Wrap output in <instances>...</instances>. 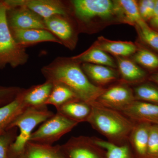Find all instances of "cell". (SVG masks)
Masks as SVG:
<instances>
[{"label":"cell","mask_w":158,"mask_h":158,"mask_svg":"<svg viewBox=\"0 0 158 158\" xmlns=\"http://www.w3.org/2000/svg\"><path fill=\"white\" fill-rule=\"evenodd\" d=\"M27 108L23 104L19 94L13 101L0 107V135L9 130L11 123Z\"/></svg>","instance_id":"obj_22"},{"label":"cell","mask_w":158,"mask_h":158,"mask_svg":"<svg viewBox=\"0 0 158 158\" xmlns=\"http://www.w3.org/2000/svg\"><path fill=\"white\" fill-rule=\"evenodd\" d=\"M60 148L65 158H105L106 155L105 150L94 142L93 137H72Z\"/></svg>","instance_id":"obj_10"},{"label":"cell","mask_w":158,"mask_h":158,"mask_svg":"<svg viewBox=\"0 0 158 158\" xmlns=\"http://www.w3.org/2000/svg\"><path fill=\"white\" fill-rule=\"evenodd\" d=\"M151 125L147 123H136L130 133L128 144L136 158H147L148 142Z\"/></svg>","instance_id":"obj_17"},{"label":"cell","mask_w":158,"mask_h":158,"mask_svg":"<svg viewBox=\"0 0 158 158\" xmlns=\"http://www.w3.org/2000/svg\"><path fill=\"white\" fill-rule=\"evenodd\" d=\"M23 89L17 86L0 85V107L13 101Z\"/></svg>","instance_id":"obj_30"},{"label":"cell","mask_w":158,"mask_h":158,"mask_svg":"<svg viewBox=\"0 0 158 158\" xmlns=\"http://www.w3.org/2000/svg\"><path fill=\"white\" fill-rule=\"evenodd\" d=\"M94 142L106 151L105 158H136L128 143L117 145L93 137Z\"/></svg>","instance_id":"obj_25"},{"label":"cell","mask_w":158,"mask_h":158,"mask_svg":"<svg viewBox=\"0 0 158 158\" xmlns=\"http://www.w3.org/2000/svg\"><path fill=\"white\" fill-rule=\"evenodd\" d=\"M81 67L90 82L100 88H107L120 80L118 71L115 69L87 63H82Z\"/></svg>","instance_id":"obj_13"},{"label":"cell","mask_w":158,"mask_h":158,"mask_svg":"<svg viewBox=\"0 0 158 158\" xmlns=\"http://www.w3.org/2000/svg\"><path fill=\"white\" fill-rule=\"evenodd\" d=\"M137 51L132 56V60L137 64L150 70L158 69V56L136 44Z\"/></svg>","instance_id":"obj_27"},{"label":"cell","mask_w":158,"mask_h":158,"mask_svg":"<svg viewBox=\"0 0 158 158\" xmlns=\"http://www.w3.org/2000/svg\"><path fill=\"white\" fill-rule=\"evenodd\" d=\"M138 10L142 19L146 22L152 17L156 6V0L138 1Z\"/></svg>","instance_id":"obj_32"},{"label":"cell","mask_w":158,"mask_h":158,"mask_svg":"<svg viewBox=\"0 0 158 158\" xmlns=\"http://www.w3.org/2000/svg\"><path fill=\"white\" fill-rule=\"evenodd\" d=\"M47 30L60 40L62 45L70 50L74 49L79 32L75 22L71 15H54L44 19Z\"/></svg>","instance_id":"obj_7"},{"label":"cell","mask_w":158,"mask_h":158,"mask_svg":"<svg viewBox=\"0 0 158 158\" xmlns=\"http://www.w3.org/2000/svg\"><path fill=\"white\" fill-rule=\"evenodd\" d=\"M116 2L119 8L122 23L135 27L146 23L141 18L139 13L138 1L118 0Z\"/></svg>","instance_id":"obj_23"},{"label":"cell","mask_w":158,"mask_h":158,"mask_svg":"<svg viewBox=\"0 0 158 158\" xmlns=\"http://www.w3.org/2000/svg\"><path fill=\"white\" fill-rule=\"evenodd\" d=\"M91 105L87 122L104 136L108 141L117 145L128 143L135 123L121 112L103 106L97 102Z\"/></svg>","instance_id":"obj_3"},{"label":"cell","mask_w":158,"mask_h":158,"mask_svg":"<svg viewBox=\"0 0 158 158\" xmlns=\"http://www.w3.org/2000/svg\"><path fill=\"white\" fill-rule=\"evenodd\" d=\"M135 27L141 41L158 52V32L152 29L146 23Z\"/></svg>","instance_id":"obj_28"},{"label":"cell","mask_w":158,"mask_h":158,"mask_svg":"<svg viewBox=\"0 0 158 158\" xmlns=\"http://www.w3.org/2000/svg\"><path fill=\"white\" fill-rule=\"evenodd\" d=\"M69 2L70 15L80 33L92 34L110 25L122 23L116 1L74 0Z\"/></svg>","instance_id":"obj_2"},{"label":"cell","mask_w":158,"mask_h":158,"mask_svg":"<svg viewBox=\"0 0 158 158\" xmlns=\"http://www.w3.org/2000/svg\"><path fill=\"white\" fill-rule=\"evenodd\" d=\"M146 158H158V125H152L150 129Z\"/></svg>","instance_id":"obj_31"},{"label":"cell","mask_w":158,"mask_h":158,"mask_svg":"<svg viewBox=\"0 0 158 158\" xmlns=\"http://www.w3.org/2000/svg\"><path fill=\"white\" fill-rule=\"evenodd\" d=\"M7 9L6 17L10 29H35L47 30L44 19L25 6L7 7Z\"/></svg>","instance_id":"obj_11"},{"label":"cell","mask_w":158,"mask_h":158,"mask_svg":"<svg viewBox=\"0 0 158 158\" xmlns=\"http://www.w3.org/2000/svg\"><path fill=\"white\" fill-rule=\"evenodd\" d=\"M92 45L116 57H129L137 49L136 44L131 41H114L103 36L98 37Z\"/></svg>","instance_id":"obj_18"},{"label":"cell","mask_w":158,"mask_h":158,"mask_svg":"<svg viewBox=\"0 0 158 158\" xmlns=\"http://www.w3.org/2000/svg\"><path fill=\"white\" fill-rule=\"evenodd\" d=\"M41 72L46 81L65 85L80 100L89 104L95 102L105 89L91 83L82 69L81 64L72 57H57L44 66Z\"/></svg>","instance_id":"obj_1"},{"label":"cell","mask_w":158,"mask_h":158,"mask_svg":"<svg viewBox=\"0 0 158 158\" xmlns=\"http://www.w3.org/2000/svg\"><path fill=\"white\" fill-rule=\"evenodd\" d=\"M7 7L0 1V69L8 65L15 68L24 65L29 56L26 48L19 45L13 38L7 22Z\"/></svg>","instance_id":"obj_5"},{"label":"cell","mask_w":158,"mask_h":158,"mask_svg":"<svg viewBox=\"0 0 158 158\" xmlns=\"http://www.w3.org/2000/svg\"><path fill=\"white\" fill-rule=\"evenodd\" d=\"M78 124L76 122L57 113L44 122L38 129L32 133L30 141L52 145Z\"/></svg>","instance_id":"obj_6"},{"label":"cell","mask_w":158,"mask_h":158,"mask_svg":"<svg viewBox=\"0 0 158 158\" xmlns=\"http://www.w3.org/2000/svg\"><path fill=\"white\" fill-rule=\"evenodd\" d=\"M135 100L132 87L119 81L105 88L96 102L106 107L121 112Z\"/></svg>","instance_id":"obj_9"},{"label":"cell","mask_w":158,"mask_h":158,"mask_svg":"<svg viewBox=\"0 0 158 158\" xmlns=\"http://www.w3.org/2000/svg\"><path fill=\"white\" fill-rule=\"evenodd\" d=\"M54 115V113L49 110L47 106L27 108L9 128V130L14 127L18 128L19 130V134L10 148V158H19L30 141L34 129Z\"/></svg>","instance_id":"obj_4"},{"label":"cell","mask_w":158,"mask_h":158,"mask_svg":"<svg viewBox=\"0 0 158 158\" xmlns=\"http://www.w3.org/2000/svg\"><path fill=\"white\" fill-rule=\"evenodd\" d=\"M13 38L24 48L42 42H53L62 44L60 40L49 31L43 29H10Z\"/></svg>","instance_id":"obj_14"},{"label":"cell","mask_w":158,"mask_h":158,"mask_svg":"<svg viewBox=\"0 0 158 158\" xmlns=\"http://www.w3.org/2000/svg\"><path fill=\"white\" fill-rule=\"evenodd\" d=\"M119 81L135 86L145 79L146 73L138 64L128 57H116Z\"/></svg>","instance_id":"obj_16"},{"label":"cell","mask_w":158,"mask_h":158,"mask_svg":"<svg viewBox=\"0 0 158 158\" xmlns=\"http://www.w3.org/2000/svg\"><path fill=\"white\" fill-rule=\"evenodd\" d=\"M19 158H65L60 145L52 146L29 142Z\"/></svg>","instance_id":"obj_21"},{"label":"cell","mask_w":158,"mask_h":158,"mask_svg":"<svg viewBox=\"0 0 158 158\" xmlns=\"http://www.w3.org/2000/svg\"><path fill=\"white\" fill-rule=\"evenodd\" d=\"M53 87V84L46 81L43 84L23 89L19 94L23 104L26 108L40 107L47 106V101Z\"/></svg>","instance_id":"obj_15"},{"label":"cell","mask_w":158,"mask_h":158,"mask_svg":"<svg viewBox=\"0 0 158 158\" xmlns=\"http://www.w3.org/2000/svg\"><path fill=\"white\" fill-rule=\"evenodd\" d=\"M7 8L24 6L42 18L47 19L54 15H70L69 2L60 0H6L3 1Z\"/></svg>","instance_id":"obj_8"},{"label":"cell","mask_w":158,"mask_h":158,"mask_svg":"<svg viewBox=\"0 0 158 158\" xmlns=\"http://www.w3.org/2000/svg\"><path fill=\"white\" fill-rule=\"evenodd\" d=\"M133 122L158 125V105L135 100L121 111Z\"/></svg>","instance_id":"obj_12"},{"label":"cell","mask_w":158,"mask_h":158,"mask_svg":"<svg viewBox=\"0 0 158 158\" xmlns=\"http://www.w3.org/2000/svg\"><path fill=\"white\" fill-rule=\"evenodd\" d=\"M72 58L81 64L90 63L104 65L115 69L117 68L116 61L111 56L103 51L92 45L82 53Z\"/></svg>","instance_id":"obj_20"},{"label":"cell","mask_w":158,"mask_h":158,"mask_svg":"<svg viewBox=\"0 0 158 158\" xmlns=\"http://www.w3.org/2000/svg\"><path fill=\"white\" fill-rule=\"evenodd\" d=\"M135 100L158 105V88L148 83H140L132 87Z\"/></svg>","instance_id":"obj_26"},{"label":"cell","mask_w":158,"mask_h":158,"mask_svg":"<svg viewBox=\"0 0 158 158\" xmlns=\"http://www.w3.org/2000/svg\"><path fill=\"white\" fill-rule=\"evenodd\" d=\"M149 21L151 28L158 32V0H156L154 11Z\"/></svg>","instance_id":"obj_33"},{"label":"cell","mask_w":158,"mask_h":158,"mask_svg":"<svg viewBox=\"0 0 158 158\" xmlns=\"http://www.w3.org/2000/svg\"><path fill=\"white\" fill-rule=\"evenodd\" d=\"M57 113L73 121L87 122L91 112V105L80 100L69 102L57 109Z\"/></svg>","instance_id":"obj_19"},{"label":"cell","mask_w":158,"mask_h":158,"mask_svg":"<svg viewBox=\"0 0 158 158\" xmlns=\"http://www.w3.org/2000/svg\"><path fill=\"white\" fill-rule=\"evenodd\" d=\"M17 128H12L0 135V158H10V148L17 137Z\"/></svg>","instance_id":"obj_29"},{"label":"cell","mask_w":158,"mask_h":158,"mask_svg":"<svg viewBox=\"0 0 158 158\" xmlns=\"http://www.w3.org/2000/svg\"><path fill=\"white\" fill-rule=\"evenodd\" d=\"M53 87L46 105L54 106L56 109L69 102L79 100L70 88L60 83H53Z\"/></svg>","instance_id":"obj_24"},{"label":"cell","mask_w":158,"mask_h":158,"mask_svg":"<svg viewBox=\"0 0 158 158\" xmlns=\"http://www.w3.org/2000/svg\"><path fill=\"white\" fill-rule=\"evenodd\" d=\"M149 80L152 81L156 83L158 85V73L151 76L149 78Z\"/></svg>","instance_id":"obj_34"}]
</instances>
